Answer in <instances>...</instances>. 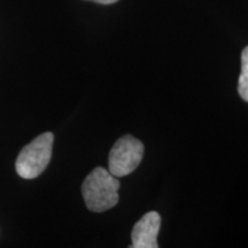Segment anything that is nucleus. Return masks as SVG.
Listing matches in <instances>:
<instances>
[{
	"mask_svg": "<svg viewBox=\"0 0 248 248\" xmlns=\"http://www.w3.org/2000/svg\"><path fill=\"white\" fill-rule=\"evenodd\" d=\"M120 181L108 170L98 167L83 182L82 194L89 210L102 213L115 207L119 202Z\"/></svg>",
	"mask_w": 248,
	"mask_h": 248,
	"instance_id": "1",
	"label": "nucleus"
},
{
	"mask_svg": "<svg viewBox=\"0 0 248 248\" xmlns=\"http://www.w3.org/2000/svg\"><path fill=\"white\" fill-rule=\"evenodd\" d=\"M53 141V133L45 132L24 146L15 163L17 175L24 179L38 177L51 161Z\"/></svg>",
	"mask_w": 248,
	"mask_h": 248,
	"instance_id": "2",
	"label": "nucleus"
},
{
	"mask_svg": "<svg viewBox=\"0 0 248 248\" xmlns=\"http://www.w3.org/2000/svg\"><path fill=\"white\" fill-rule=\"evenodd\" d=\"M144 155V145L131 135H125L115 142L109 153L108 171L115 177H124L135 171Z\"/></svg>",
	"mask_w": 248,
	"mask_h": 248,
	"instance_id": "3",
	"label": "nucleus"
},
{
	"mask_svg": "<svg viewBox=\"0 0 248 248\" xmlns=\"http://www.w3.org/2000/svg\"><path fill=\"white\" fill-rule=\"evenodd\" d=\"M161 226L159 213L145 214L133 226L131 232L132 248H157V234Z\"/></svg>",
	"mask_w": 248,
	"mask_h": 248,
	"instance_id": "4",
	"label": "nucleus"
},
{
	"mask_svg": "<svg viewBox=\"0 0 248 248\" xmlns=\"http://www.w3.org/2000/svg\"><path fill=\"white\" fill-rule=\"evenodd\" d=\"M238 92L241 99L248 102V46L241 53V74L238 82Z\"/></svg>",
	"mask_w": 248,
	"mask_h": 248,
	"instance_id": "5",
	"label": "nucleus"
},
{
	"mask_svg": "<svg viewBox=\"0 0 248 248\" xmlns=\"http://www.w3.org/2000/svg\"><path fill=\"white\" fill-rule=\"evenodd\" d=\"M89 1L97 2V4H101V5H110V4H114V2L119 1V0H89Z\"/></svg>",
	"mask_w": 248,
	"mask_h": 248,
	"instance_id": "6",
	"label": "nucleus"
}]
</instances>
